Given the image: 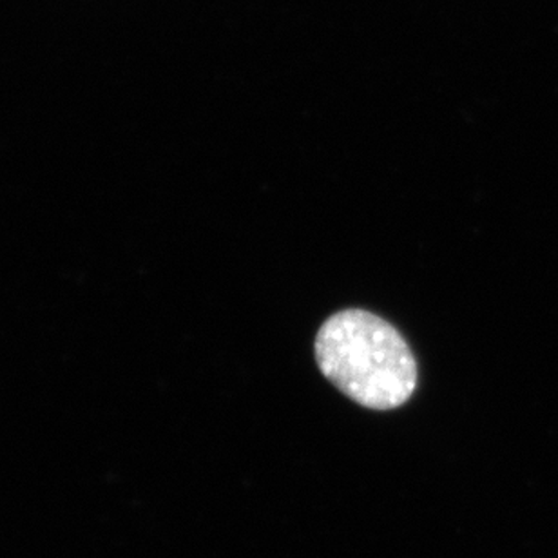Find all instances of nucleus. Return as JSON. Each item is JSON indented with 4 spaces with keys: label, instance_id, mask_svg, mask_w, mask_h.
Wrapping results in <instances>:
<instances>
[{
    "label": "nucleus",
    "instance_id": "nucleus-1",
    "mask_svg": "<svg viewBox=\"0 0 558 558\" xmlns=\"http://www.w3.org/2000/svg\"><path fill=\"white\" fill-rule=\"evenodd\" d=\"M314 349L323 376L365 409H399L414 396L417 363L412 350L390 323L372 312L350 308L328 317Z\"/></svg>",
    "mask_w": 558,
    "mask_h": 558
}]
</instances>
